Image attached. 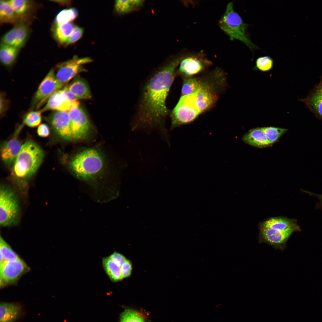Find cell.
<instances>
[{"label":"cell","mask_w":322,"mask_h":322,"mask_svg":"<svg viewBox=\"0 0 322 322\" xmlns=\"http://www.w3.org/2000/svg\"><path fill=\"white\" fill-rule=\"evenodd\" d=\"M200 113L196 104L195 93L183 95L171 113V129L193 121Z\"/></svg>","instance_id":"8992f818"},{"label":"cell","mask_w":322,"mask_h":322,"mask_svg":"<svg viewBox=\"0 0 322 322\" xmlns=\"http://www.w3.org/2000/svg\"><path fill=\"white\" fill-rule=\"evenodd\" d=\"M50 130L48 126L45 123L41 124L38 127L37 130L38 135L41 137H46L50 134Z\"/></svg>","instance_id":"f35d334b"},{"label":"cell","mask_w":322,"mask_h":322,"mask_svg":"<svg viewBox=\"0 0 322 322\" xmlns=\"http://www.w3.org/2000/svg\"><path fill=\"white\" fill-rule=\"evenodd\" d=\"M64 86L56 79L53 68L51 69L41 81L34 95L31 111L39 109L53 94Z\"/></svg>","instance_id":"ba28073f"},{"label":"cell","mask_w":322,"mask_h":322,"mask_svg":"<svg viewBox=\"0 0 322 322\" xmlns=\"http://www.w3.org/2000/svg\"><path fill=\"white\" fill-rule=\"evenodd\" d=\"M68 167L76 177L93 182L101 175L105 166L103 157L94 148L84 150L75 155L68 162Z\"/></svg>","instance_id":"3957f363"},{"label":"cell","mask_w":322,"mask_h":322,"mask_svg":"<svg viewBox=\"0 0 322 322\" xmlns=\"http://www.w3.org/2000/svg\"><path fill=\"white\" fill-rule=\"evenodd\" d=\"M83 32V28L78 26L75 27L65 45L67 46L76 42L81 37Z\"/></svg>","instance_id":"d590c367"},{"label":"cell","mask_w":322,"mask_h":322,"mask_svg":"<svg viewBox=\"0 0 322 322\" xmlns=\"http://www.w3.org/2000/svg\"><path fill=\"white\" fill-rule=\"evenodd\" d=\"M102 261L103 268L110 279L114 282L122 280L120 267L109 257L103 258Z\"/></svg>","instance_id":"d4e9b609"},{"label":"cell","mask_w":322,"mask_h":322,"mask_svg":"<svg viewBox=\"0 0 322 322\" xmlns=\"http://www.w3.org/2000/svg\"><path fill=\"white\" fill-rule=\"evenodd\" d=\"M19 18L11 7L9 0L0 1L1 24L15 23L16 22Z\"/></svg>","instance_id":"603a6c76"},{"label":"cell","mask_w":322,"mask_h":322,"mask_svg":"<svg viewBox=\"0 0 322 322\" xmlns=\"http://www.w3.org/2000/svg\"><path fill=\"white\" fill-rule=\"evenodd\" d=\"M195 94L196 106L201 113L208 109L214 102V96L205 85Z\"/></svg>","instance_id":"44dd1931"},{"label":"cell","mask_w":322,"mask_h":322,"mask_svg":"<svg viewBox=\"0 0 322 322\" xmlns=\"http://www.w3.org/2000/svg\"><path fill=\"white\" fill-rule=\"evenodd\" d=\"M262 129L271 144L275 142L287 130L286 129L275 127H264Z\"/></svg>","instance_id":"d6a6232c"},{"label":"cell","mask_w":322,"mask_h":322,"mask_svg":"<svg viewBox=\"0 0 322 322\" xmlns=\"http://www.w3.org/2000/svg\"><path fill=\"white\" fill-rule=\"evenodd\" d=\"M39 110L31 111L26 114L24 117L23 124L30 127L38 126L42 120L41 113Z\"/></svg>","instance_id":"836d02e7"},{"label":"cell","mask_w":322,"mask_h":322,"mask_svg":"<svg viewBox=\"0 0 322 322\" xmlns=\"http://www.w3.org/2000/svg\"><path fill=\"white\" fill-rule=\"evenodd\" d=\"M242 139L246 143L260 148L265 147L271 144L262 127L250 130L244 135Z\"/></svg>","instance_id":"d6986e66"},{"label":"cell","mask_w":322,"mask_h":322,"mask_svg":"<svg viewBox=\"0 0 322 322\" xmlns=\"http://www.w3.org/2000/svg\"><path fill=\"white\" fill-rule=\"evenodd\" d=\"M56 1L59 4L64 5L69 4L70 3L69 1Z\"/></svg>","instance_id":"7bdbcfd3"},{"label":"cell","mask_w":322,"mask_h":322,"mask_svg":"<svg viewBox=\"0 0 322 322\" xmlns=\"http://www.w3.org/2000/svg\"><path fill=\"white\" fill-rule=\"evenodd\" d=\"M72 140L86 138L91 130V125L87 115L79 106L68 112Z\"/></svg>","instance_id":"30bf717a"},{"label":"cell","mask_w":322,"mask_h":322,"mask_svg":"<svg viewBox=\"0 0 322 322\" xmlns=\"http://www.w3.org/2000/svg\"><path fill=\"white\" fill-rule=\"evenodd\" d=\"M9 1L12 8L19 18L24 16L30 10L32 6V3L29 0Z\"/></svg>","instance_id":"f1b7e54d"},{"label":"cell","mask_w":322,"mask_h":322,"mask_svg":"<svg viewBox=\"0 0 322 322\" xmlns=\"http://www.w3.org/2000/svg\"><path fill=\"white\" fill-rule=\"evenodd\" d=\"M207 62L201 54L189 55L181 60L179 72L186 75L196 74L204 69Z\"/></svg>","instance_id":"2e32d148"},{"label":"cell","mask_w":322,"mask_h":322,"mask_svg":"<svg viewBox=\"0 0 322 322\" xmlns=\"http://www.w3.org/2000/svg\"><path fill=\"white\" fill-rule=\"evenodd\" d=\"M19 49L3 43L1 44L0 58L2 64L10 66L13 65L16 58Z\"/></svg>","instance_id":"cb8c5ba5"},{"label":"cell","mask_w":322,"mask_h":322,"mask_svg":"<svg viewBox=\"0 0 322 322\" xmlns=\"http://www.w3.org/2000/svg\"><path fill=\"white\" fill-rule=\"evenodd\" d=\"M255 64V66L253 68V69L267 72L272 69L274 65V61L269 56H262L257 58Z\"/></svg>","instance_id":"e575fe53"},{"label":"cell","mask_w":322,"mask_h":322,"mask_svg":"<svg viewBox=\"0 0 322 322\" xmlns=\"http://www.w3.org/2000/svg\"><path fill=\"white\" fill-rule=\"evenodd\" d=\"M21 307L15 303L2 302L0 305V322H15L19 317Z\"/></svg>","instance_id":"ffe728a7"},{"label":"cell","mask_w":322,"mask_h":322,"mask_svg":"<svg viewBox=\"0 0 322 322\" xmlns=\"http://www.w3.org/2000/svg\"><path fill=\"white\" fill-rule=\"evenodd\" d=\"M313 92L318 96L322 99V86L318 85Z\"/></svg>","instance_id":"b9f144b4"},{"label":"cell","mask_w":322,"mask_h":322,"mask_svg":"<svg viewBox=\"0 0 322 322\" xmlns=\"http://www.w3.org/2000/svg\"><path fill=\"white\" fill-rule=\"evenodd\" d=\"M259 226L282 230L294 228L300 231V227L296 219L284 217L269 218L261 222Z\"/></svg>","instance_id":"e0dca14e"},{"label":"cell","mask_w":322,"mask_h":322,"mask_svg":"<svg viewBox=\"0 0 322 322\" xmlns=\"http://www.w3.org/2000/svg\"><path fill=\"white\" fill-rule=\"evenodd\" d=\"M180 58L174 59L149 78L141 93L136 114L132 123L133 130L157 129L166 140L165 126L168 112L166 99L173 82Z\"/></svg>","instance_id":"6da1fadb"},{"label":"cell","mask_w":322,"mask_h":322,"mask_svg":"<svg viewBox=\"0 0 322 322\" xmlns=\"http://www.w3.org/2000/svg\"><path fill=\"white\" fill-rule=\"evenodd\" d=\"M29 33L28 27L23 23H19L4 35L2 43L19 49L25 43Z\"/></svg>","instance_id":"9a60e30c"},{"label":"cell","mask_w":322,"mask_h":322,"mask_svg":"<svg viewBox=\"0 0 322 322\" xmlns=\"http://www.w3.org/2000/svg\"><path fill=\"white\" fill-rule=\"evenodd\" d=\"M23 126V124L19 126L15 131L13 136L3 143L1 145V158L5 165L8 167L11 166L22 147V145L18 138V136Z\"/></svg>","instance_id":"5bb4252c"},{"label":"cell","mask_w":322,"mask_h":322,"mask_svg":"<svg viewBox=\"0 0 322 322\" xmlns=\"http://www.w3.org/2000/svg\"><path fill=\"white\" fill-rule=\"evenodd\" d=\"M0 263L4 261L15 260L19 258L18 256L1 236L0 238Z\"/></svg>","instance_id":"4dcf8cb0"},{"label":"cell","mask_w":322,"mask_h":322,"mask_svg":"<svg viewBox=\"0 0 322 322\" xmlns=\"http://www.w3.org/2000/svg\"><path fill=\"white\" fill-rule=\"evenodd\" d=\"M75 27L71 22L55 25L52 29L53 35L59 43L65 45Z\"/></svg>","instance_id":"7402d4cb"},{"label":"cell","mask_w":322,"mask_h":322,"mask_svg":"<svg viewBox=\"0 0 322 322\" xmlns=\"http://www.w3.org/2000/svg\"><path fill=\"white\" fill-rule=\"evenodd\" d=\"M204 85L196 79L193 78H188L184 81L182 89L183 95L194 93L199 91Z\"/></svg>","instance_id":"1f68e13d"},{"label":"cell","mask_w":322,"mask_h":322,"mask_svg":"<svg viewBox=\"0 0 322 322\" xmlns=\"http://www.w3.org/2000/svg\"><path fill=\"white\" fill-rule=\"evenodd\" d=\"M302 101L317 117L322 120V99L312 92Z\"/></svg>","instance_id":"484cf974"},{"label":"cell","mask_w":322,"mask_h":322,"mask_svg":"<svg viewBox=\"0 0 322 322\" xmlns=\"http://www.w3.org/2000/svg\"><path fill=\"white\" fill-rule=\"evenodd\" d=\"M79 106L78 101H71L68 100L64 88L53 94L49 98L45 106L40 110L42 113L49 110L69 112Z\"/></svg>","instance_id":"4fadbf2b"},{"label":"cell","mask_w":322,"mask_h":322,"mask_svg":"<svg viewBox=\"0 0 322 322\" xmlns=\"http://www.w3.org/2000/svg\"><path fill=\"white\" fill-rule=\"evenodd\" d=\"M147 317L143 313L133 309L127 308L120 315L119 322H146Z\"/></svg>","instance_id":"4316f807"},{"label":"cell","mask_w":322,"mask_h":322,"mask_svg":"<svg viewBox=\"0 0 322 322\" xmlns=\"http://www.w3.org/2000/svg\"><path fill=\"white\" fill-rule=\"evenodd\" d=\"M302 190L303 192L307 193L310 195L314 196L316 197L318 199V201L316 205V208L322 209V194H316L303 190Z\"/></svg>","instance_id":"ab89813d"},{"label":"cell","mask_w":322,"mask_h":322,"mask_svg":"<svg viewBox=\"0 0 322 322\" xmlns=\"http://www.w3.org/2000/svg\"><path fill=\"white\" fill-rule=\"evenodd\" d=\"M109 258L120 267L127 260L123 255L116 252H114Z\"/></svg>","instance_id":"74e56055"},{"label":"cell","mask_w":322,"mask_h":322,"mask_svg":"<svg viewBox=\"0 0 322 322\" xmlns=\"http://www.w3.org/2000/svg\"><path fill=\"white\" fill-rule=\"evenodd\" d=\"M92 61L89 57L81 58L74 55L71 59L57 64L53 69L55 77L65 86L78 73L86 72L83 65Z\"/></svg>","instance_id":"52a82bcc"},{"label":"cell","mask_w":322,"mask_h":322,"mask_svg":"<svg viewBox=\"0 0 322 322\" xmlns=\"http://www.w3.org/2000/svg\"><path fill=\"white\" fill-rule=\"evenodd\" d=\"M44 157L42 149L31 140L26 141L14 160L10 169L12 186L22 199L28 196L29 182L40 166Z\"/></svg>","instance_id":"7a4b0ae2"},{"label":"cell","mask_w":322,"mask_h":322,"mask_svg":"<svg viewBox=\"0 0 322 322\" xmlns=\"http://www.w3.org/2000/svg\"><path fill=\"white\" fill-rule=\"evenodd\" d=\"M318 85L320 86H322V78L321 79V80L320 81V83Z\"/></svg>","instance_id":"ee69618b"},{"label":"cell","mask_w":322,"mask_h":322,"mask_svg":"<svg viewBox=\"0 0 322 322\" xmlns=\"http://www.w3.org/2000/svg\"><path fill=\"white\" fill-rule=\"evenodd\" d=\"M45 119L60 138L64 140H72L68 112L54 111L46 117Z\"/></svg>","instance_id":"7c38bea8"},{"label":"cell","mask_w":322,"mask_h":322,"mask_svg":"<svg viewBox=\"0 0 322 322\" xmlns=\"http://www.w3.org/2000/svg\"><path fill=\"white\" fill-rule=\"evenodd\" d=\"M221 29L230 40H237L246 45L252 52L259 48L250 40L247 29L250 24L244 22L240 15L234 9L233 3L227 4L226 10L219 20Z\"/></svg>","instance_id":"5b68a950"},{"label":"cell","mask_w":322,"mask_h":322,"mask_svg":"<svg viewBox=\"0 0 322 322\" xmlns=\"http://www.w3.org/2000/svg\"><path fill=\"white\" fill-rule=\"evenodd\" d=\"M258 243H266L276 249L283 250L291 235L299 231L295 229L280 230L259 226Z\"/></svg>","instance_id":"8fae6325"},{"label":"cell","mask_w":322,"mask_h":322,"mask_svg":"<svg viewBox=\"0 0 322 322\" xmlns=\"http://www.w3.org/2000/svg\"><path fill=\"white\" fill-rule=\"evenodd\" d=\"M65 87L78 100L89 99L92 97L88 83L84 79L79 75H77Z\"/></svg>","instance_id":"ac0fdd59"},{"label":"cell","mask_w":322,"mask_h":322,"mask_svg":"<svg viewBox=\"0 0 322 322\" xmlns=\"http://www.w3.org/2000/svg\"><path fill=\"white\" fill-rule=\"evenodd\" d=\"M1 95L0 97V113L3 114L6 110L7 105L6 100L5 99L3 93Z\"/></svg>","instance_id":"60d3db41"},{"label":"cell","mask_w":322,"mask_h":322,"mask_svg":"<svg viewBox=\"0 0 322 322\" xmlns=\"http://www.w3.org/2000/svg\"><path fill=\"white\" fill-rule=\"evenodd\" d=\"M78 15L77 10L75 8L63 10L56 15L55 21V25L70 22L75 19Z\"/></svg>","instance_id":"f546056e"},{"label":"cell","mask_w":322,"mask_h":322,"mask_svg":"<svg viewBox=\"0 0 322 322\" xmlns=\"http://www.w3.org/2000/svg\"><path fill=\"white\" fill-rule=\"evenodd\" d=\"M132 269V263L129 260H127L120 267V273L122 280L131 275Z\"/></svg>","instance_id":"8d00e7d4"},{"label":"cell","mask_w":322,"mask_h":322,"mask_svg":"<svg viewBox=\"0 0 322 322\" xmlns=\"http://www.w3.org/2000/svg\"><path fill=\"white\" fill-rule=\"evenodd\" d=\"M29 270L27 265L19 258L0 263V287L14 284Z\"/></svg>","instance_id":"9c48e42d"},{"label":"cell","mask_w":322,"mask_h":322,"mask_svg":"<svg viewBox=\"0 0 322 322\" xmlns=\"http://www.w3.org/2000/svg\"><path fill=\"white\" fill-rule=\"evenodd\" d=\"M21 196L12 186L2 183L0 186V225L2 227L17 226L21 216Z\"/></svg>","instance_id":"277c9868"},{"label":"cell","mask_w":322,"mask_h":322,"mask_svg":"<svg viewBox=\"0 0 322 322\" xmlns=\"http://www.w3.org/2000/svg\"><path fill=\"white\" fill-rule=\"evenodd\" d=\"M143 2V0H117L115 2V8L118 13L123 14L139 7Z\"/></svg>","instance_id":"83f0119b"}]
</instances>
